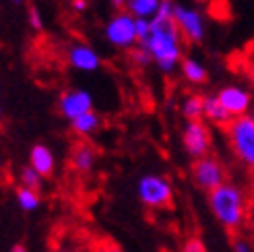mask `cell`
I'll list each match as a JSON object with an SVG mask.
<instances>
[{"mask_svg":"<svg viewBox=\"0 0 254 252\" xmlns=\"http://www.w3.org/2000/svg\"><path fill=\"white\" fill-rule=\"evenodd\" d=\"M68 62L72 68L83 70V72H93L99 68V56L95 50L87 44H74L68 50Z\"/></svg>","mask_w":254,"mask_h":252,"instance_id":"obj_11","label":"cell"},{"mask_svg":"<svg viewBox=\"0 0 254 252\" xmlns=\"http://www.w3.org/2000/svg\"><path fill=\"white\" fill-rule=\"evenodd\" d=\"M205 118H207L211 124L219 126L221 130L234 120L230 112H227V110L221 106V102L217 99V95H207V97H205Z\"/></svg>","mask_w":254,"mask_h":252,"instance_id":"obj_13","label":"cell"},{"mask_svg":"<svg viewBox=\"0 0 254 252\" xmlns=\"http://www.w3.org/2000/svg\"><path fill=\"white\" fill-rule=\"evenodd\" d=\"M0 97H2V91H0ZM0 114H2V99H0Z\"/></svg>","mask_w":254,"mask_h":252,"instance_id":"obj_33","label":"cell"},{"mask_svg":"<svg viewBox=\"0 0 254 252\" xmlns=\"http://www.w3.org/2000/svg\"><path fill=\"white\" fill-rule=\"evenodd\" d=\"M12 2H17V4H19V2H23V0H12Z\"/></svg>","mask_w":254,"mask_h":252,"instance_id":"obj_34","label":"cell"},{"mask_svg":"<svg viewBox=\"0 0 254 252\" xmlns=\"http://www.w3.org/2000/svg\"><path fill=\"white\" fill-rule=\"evenodd\" d=\"M112 2H114V4H128L130 0H112Z\"/></svg>","mask_w":254,"mask_h":252,"instance_id":"obj_31","label":"cell"},{"mask_svg":"<svg viewBox=\"0 0 254 252\" xmlns=\"http://www.w3.org/2000/svg\"><path fill=\"white\" fill-rule=\"evenodd\" d=\"M209 209L219 221V225L227 232V236L234 238L246 225L248 215V200L244 192L232 182H225L217 186L215 190L207 194Z\"/></svg>","mask_w":254,"mask_h":252,"instance_id":"obj_2","label":"cell"},{"mask_svg":"<svg viewBox=\"0 0 254 252\" xmlns=\"http://www.w3.org/2000/svg\"><path fill=\"white\" fill-rule=\"evenodd\" d=\"M95 252H124L116 242H112V240H101L97 244V250Z\"/></svg>","mask_w":254,"mask_h":252,"instance_id":"obj_26","label":"cell"},{"mask_svg":"<svg viewBox=\"0 0 254 252\" xmlns=\"http://www.w3.org/2000/svg\"><path fill=\"white\" fill-rule=\"evenodd\" d=\"M70 6L77 12H83L87 8V0H70Z\"/></svg>","mask_w":254,"mask_h":252,"instance_id":"obj_28","label":"cell"},{"mask_svg":"<svg viewBox=\"0 0 254 252\" xmlns=\"http://www.w3.org/2000/svg\"><path fill=\"white\" fill-rule=\"evenodd\" d=\"M180 68H182L184 79H186L188 83H192V85H205V83H207V79H209L207 68L202 66L196 58H190V56L182 58Z\"/></svg>","mask_w":254,"mask_h":252,"instance_id":"obj_14","label":"cell"},{"mask_svg":"<svg viewBox=\"0 0 254 252\" xmlns=\"http://www.w3.org/2000/svg\"><path fill=\"white\" fill-rule=\"evenodd\" d=\"M29 25L35 31H42L44 27V21H42V12L37 6H29Z\"/></svg>","mask_w":254,"mask_h":252,"instance_id":"obj_25","label":"cell"},{"mask_svg":"<svg viewBox=\"0 0 254 252\" xmlns=\"http://www.w3.org/2000/svg\"><path fill=\"white\" fill-rule=\"evenodd\" d=\"M190 174H192V182L205 190L207 194L211 190H215L217 186L227 182V172L223 168V163L213 157V155H205L192 161V168H190Z\"/></svg>","mask_w":254,"mask_h":252,"instance_id":"obj_5","label":"cell"},{"mask_svg":"<svg viewBox=\"0 0 254 252\" xmlns=\"http://www.w3.org/2000/svg\"><path fill=\"white\" fill-rule=\"evenodd\" d=\"M217 99L232 114V118L248 116L250 110H252V93L248 89H244V87H238V85L221 87L219 93H217Z\"/></svg>","mask_w":254,"mask_h":252,"instance_id":"obj_9","label":"cell"},{"mask_svg":"<svg viewBox=\"0 0 254 252\" xmlns=\"http://www.w3.org/2000/svg\"><path fill=\"white\" fill-rule=\"evenodd\" d=\"M151 31V19H136V35H138V44H143L147 40V35Z\"/></svg>","mask_w":254,"mask_h":252,"instance_id":"obj_24","label":"cell"},{"mask_svg":"<svg viewBox=\"0 0 254 252\" xmlns=\"http://www.w3.org/2000/svg\"><path fill=\"white\" fill-rule=\"evenodd\" d=\"M31 168L42 176V178H50L54 172V155L46 145H33L29 153Z\"/></svg>","mask_w":254,"mask_h":252,"instance_id":"obj_12","label":"cell"},{"mask_svg":"<svg viewBox=\"0 0 254 252\" xmlns=\"http://www.w3.org/2000/svg\"><path fill=\"white\" fill-rule=\"evenodd\" d=\"M99 122H101L99 116L91 110V112H87V114L74 118V120L70 122V126H72V130L77 132V134L87 136V134H91V132H95V130L99 128Z\"/></svg>","mask_w":254,"mask_h":252,"instance_id":"obj_18","label":"cell"},{"mask_svg":"<svg viewBox=\"0 0 254 252\" xmlns=\"http://www.w3.org/2000/svg\"><path fill=\"white\" fill-rule=\"evenodd\" d=\"M174 21L180 29L182 37L190 44H200L205 40V19L202 15L192 8V6H184V4H176L174 8Z\"/></svg>","mask_w":254,"mask_h":252,"instance_id":"obj_8","label":"cell"},{"mask_svg":"<svg viewBox=\"0 0 254 252\" xmlns=\"http://www.w3.org/2000/svg\"><path fill=\"white\" fill-rule=\"evenodd\" d=\"M246 225L250 230V236L254 240V200H248V215H246Z\"/></svg>","mask_w":254,"mask_h":252,"instance_id":"obj_27","label":"cell"},{"mask_svg":"<svg viewBox=\"0 0 254 252\" xmlns=\"http://www.w3.org/2000/svg\"><path fill=\"white\" fill-rule=\"evenodd\" d=\"M21 184L25 186V188H31V190H40L42 188V176L37 174L31 166L29 168H23L21 170Z\"/></svg>","mask_w":254,"mask_h":252,"instance_id":"obj_20","label":"cell"},{"mask_svg":"<svg viewBox=\"0 0 254 252\" xmlns=\"http://www.w3.org/2000/svg\"><path fill=\"white\" fill-rule=\"evenodd\" d=\"M250 118H252V122H254V106H252V110H250V114H248Z\"/></svg>","mask_w":254,"mask_h":252,"instance_id":"obj_32","label":"cell"},{"mask_svg":"<svg viewBox=\"0 0 254 252\" xmlns=\"http://www.w3.org/2000/svg\"><path fill=\"white\" fill-rule=\"evenodd\" d=\"M17 200L23 211H33L40 207V194H37L35 190H31V188H25L21 186L17 190Z\"/></svg>","mask_w":254,"mask_h":252,"instance_id":"obj_19","label":"cell"},{"mask_svg":"<svg viewBox=\"0 0 254 252\" xmlns=\"http://www.w3.org/2000/svg\"><path fill=\"white\" fill-rule=\"evenodd\" d=\"M248 81H250L252 89H254V60L250 62V66H248Z\"/></svg>","mask_w":254,"mask_h":252,"instance_id":"obj_29","label":"cell"},{"mask_svg":"<svg viewBox=\"0 0 254 252\" xmlns=\"http://www.w3.org/2000/svg\"><path fill=\"white\" fill-rule=\"evenodd\" d=\"M130 62H132V64H136V66L145 68V66H149L151 62H153V58H151V54L141 46V48H134L130 52Z\"/></svg>","mask_w":254,"mask_h":252,"instance_id":"obj_21","label":"cell"},{"mask_svg":"<svg viewBox=\"0 0 254 252\" xmlns=\"http://www.w3.org/2000/svg\"><path fill=\"white\" fill-rule=\"evenodd\" d=\"M182 252H209V250H207L205 242H202L198 236H190L188 240L184 242V246H182Z\"/></svg>","mask_w":254,"mask_h":252,"instance_id":"obj_23","label":"cell"},{"mask_svg":"<svg viewBox=\"0 0 254 252\" xmlns=\"http://www.w3.org/2000/svg\"><path fill=\"white\" fill-rule=\"evenodd\" d=\"M161 6V0H130L126 4V10L134 19H153Z\"/></svg>","mask_w":254,"mask_h":252,"instance_id":"obj_15","label":"cell"},{"mask_svg":"<svg viewBox=\"0 0 254 252\" xmlns=\"http://www.w3.org/2000/svg\"><path fill=\"white\" fill-rule=\"evenodd\" d=\"M234 155L254 174V122L250 116L234 118L223 128Z\"/></svg>","mask_w":254,"mask_h":252,"instance_id":"obj_3","label":"cell"},{"mask_svg":"<svg viewBox=\"0 0 254 252\" xmlns=\"http://www.w3.org/2000/svg\"><path fill=\"white\" fill-rule=\"evenodd\" d=\"M182 116L186 122L205 118V95H188L182 104Z\"/></svg>","mask_w":254,"mask_h":252,"instance_id":"obj_17","label":"cell"},{"mask_svg":"<svg viewBox=\"0 0 254 252\" xmlns=\"http://www.w3.org/2000/svg\"><path fill=\"white\" fill-rule=\"evenodd\" d=\"M182 145L186 149V153L190 157H205L211 155V145H213V138H211V128L205 120H192V122H186L184 126V132H182Z\"/></svg>","mask_w":254,"mask_h":252,"instance_id":"obj_7","label":"cell"},{"mask_svg":"<svg viewBox=\"0 0 254 252\" xmlns=\"http://www.w3.org/2000/svg\"><path fill=\"white\" fill-rule=\"evenodd\" d=\"M62 252H74V250H62Z\"/></svg>","mask_w":254,"mask_h":252,"instance_id":"obj_35","label":"cell"},{"mask_svg":"<svg viewBox=\"0 0 254 252\" xmlns=\"http://www.w3.org/2000/svg\"><path fill=\"white\" fill-rule=\"evenodd\" d=\"M58 108H60V114L72 122L74 118L91 112L93 99H91V93L85 91V89H68L60 95Z\"/></svg>","mask_w":254,"mask_h":252,"instance_id":"obj_10","label":"cell"},{"mask_svg":"<svg viewBox=\"0 0 254 252\" xmlns=\"http://www.w3.org/2000/svg\"><path fill=\"white\" fill-rule=\"evenodd\" d=\"M230 242H232L234 252H254V240H248V238H244L242 234L230 238Z\"/></svg>","mask_w":254,"mask_h":252,"instance_id":"obj_22","label":"cell"},{"mask_svg":"<svg viewBox=\"0 0 254 252\" xmlns=\"http://www.w3.org/2000/svg\"><path fill=\"white\" fill-rule=\"evenodd\" d=\"M174 8L176 4L172 0H161L157 15L151 19V31L141 44L163 72H172L182 62L184 37L174 21Z\"/></svg>","mask_w":254,"mask_h":252,"instance_id":"obj_1","label":"cell"},{"mask_svg":"<svg viewBox=\"0 0 254 252\" xmlns=\"http://www.w3.org/2000/svg\"><path fill=\"white\" fill-rule=\"evenodd\" d=\"M104 35L106 40L114 46V48H122L128 50L138 42L136 35V19L130 15L128 10L116 12L114 17H110V21L104 27Z\"/></svg>","mask_w":254,"mask_h":252,"instance_id":"obj_6","label":"cell"},{"mask_svg":"<svg viewBox=\"0 0 254 252\" xmlns=\"http://www.w3.org/2000/svg\"><path fill=\"white\" fill-rule=\"evenodd\" d=\"M12 252H27V248L23 244H17V246H12Z\"/></svg>","mask_w":254,"mask_h":252,"instance_id":"obj_30","label":"cell"},{"mask_svg":"<svg viewBox=\"0 0 254 252\" xmlns=\"http://www.w3.org/2000/svg\"><path fill=\"white\" fill-rule=\"evenodd\" d=\"M138 198L149 209H159V211L174 209V188L161 176H153V174L143 176L138 180Z\"/></svg>","mask_w":254,"mask_h":252,"instance_id":"obj_4","label":"cell"},{"mask_svg":"<svg viewBox=\"0 0 254 252\" xmlns=\"http://www.w3.org/2000/svg\"><path fill=\"white\" fill-rule=\"evenodd\" d=\"M72 166L77 172H89L95 166V151L87 143H79L72 151Z\"/></svg>","mask_w":254,"mask_h":252,"instance_id":"obj_16","label":"cell"}]
</instances>
